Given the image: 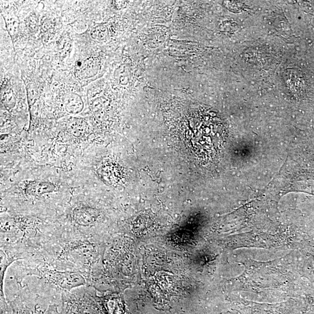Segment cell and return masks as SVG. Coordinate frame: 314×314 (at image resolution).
Returning <instances> with one entry per match:
<instances>
[{"label":"cell","mask_w":314,"mask_h":314,"mask_svg":"<svg viewBox=\"0 0 314 314\" xmlns=\"http://www.w3.org/2000/svg\"><path fill=\"white\" fill-rule=\"evenodd\" d=\"M64 105L67 112L73 114L80 113L84 106L80 96L74 92H71L66 96L64 98Z\"/></svg>","instance_id":"obj_4"},{"label":"cell","mask_w":314,"mask_h":314,"mask_svg":"<svg viewBox=\"0 0 314 314\" xmlns=\"http://www.w3.org/2000/svg\"><path fill=\"white\" fill-rule=\"evenodd\" d=\"M36 269L37 272H33L34 274L42 277L50 284H54L58 288L70 290L71 288L84 286L86 283V280L80 272L70 271L63 272L44 267H37Z\"/></svg>","instance_id":"obj_1"},{"label":"cell","mask_w":314,"mask_h":314,"mask_svg":"<svg viewBox=\"0 0 314 314\" xmlns=\"http://www.w3.org/2000/svg\"><path fill=\"white\" fill-rule=\"evenodd\" d=\"M28 102H32L36 100L38 97V90L36 86L33 84L28 85L26 88Z\"/></svg>","instance_id":"obj_8"},{"label":"cell","mask_w":314,"mask_h":314,"mask_svg":"<svg viewBox=\"0 0 314 314\" xmlns=\"http://www.w3.org/2000/svg\"><path fill=\"white\" fill-rule=\"evenodd\" d=\"M91 36L95 40H102L106 36V28L102 26H98L92 28L90 32Z\"/></svg>","instance_id":"obj_7"},{"label":"cell","mask_w":314,"mask_h":314,"mask_svg":"<svg viewBox=\"0 0 314 314\" xmlns=\"http://www.w3.org/2000/svg\"><path fill=\"white\" fill-rule=\"evenodd\" d=\"M99 65L97 59L88 58L78 64L74 74L82 85L86 84L98 73Z\"/></svg>","instance_id":"obj_2"},{"label":"cell","mask_w":314,"mask_h":314,"mask_svg":"<svg viewBox=\"0 0 314 314\" xmlns=\"http://www.w3.org/2000/svg\"><path fill=\"white\" fill-rule=\"evenodd\" d=\"M2 102L8 108H12L15 106L16 100L12 90L10 89L4 92L2 96Z\"/></svg>","instance_id":"obj_6"},{"label":"cell","mask_w":314,"mask_h":314,"mask_svg":"<svg viewBox=\"0 0 314 314\" xmlns=\"http://www.w3.org/2000/svg\"><path fill=\"white\" fill-rule=\"evenodd\" d=\"M5 20L7 30L12 39L17 36L20 32V20L15 14L8 12L2 13Z\"/></svg>","instance_id":"obj_5"},{"label":"cell","mask_w":314,"mask_h":314,"mask_svg":"<svg viewBox=\"0 0 314 314\" xmlns=\"http://www.w3.org/2000/svg\"><path fill=\"white\" fill-rule=\"evenodd\" d=\"M94 210L89 208H78L74 210V220L82 226H90L94 221Z\"/></svg>","instance_id":"obj_3"},{"label":"cell","mask_w":314,"mask_h":314,"mask_svg":"<svg viewBox=\"0 0 314 314\" xmlns=\"http://www.w3.org/2000/svg\"><path fill=\"white\" fill-rule=\"evenodd\" d=\"M85 127V124L82 120H74L70 124V130L73 133H80L83 131V128Z\"/></svg>","instance_id":"obj_9"}]
</instances>
